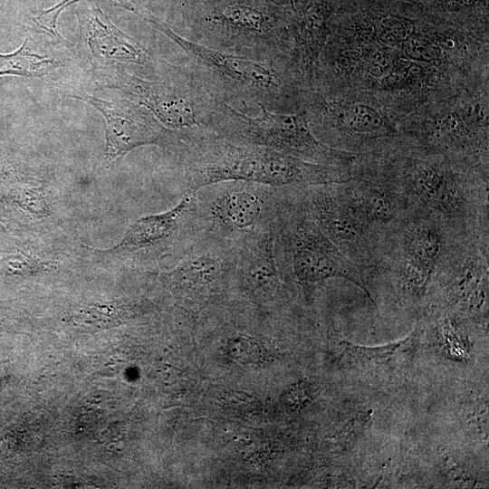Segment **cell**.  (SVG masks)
Masks as SVG:
<instances>
[{"instance_id": "ac0fdd59", "label": "cell", "mask_w": 489, "mask_h": 489, "mask_svg": "<svg viewBox=\"0 0 489 489\" xmlns=\"http://www.w3.org/2000/svg\"><path fill=\"white\" fill-rule=\"evenodd\" d=\"M342 121L350 130L357 133H374L383 126V120L373 108L356 104L343 114Z\"/></svg>"}, {"instance_id": "cb8c5ba5", "label": "cell", "mask_w": 489, "mask_h": 489, "mask_svg": "<svg viewBox=\"0 0 489 489\" xmlns=\"http://www.w3.org/2000/svg\"><path fill=\"white\" fill-rule=\"evenodd\" d=\"M465 121L472 125L484 126L487 124V110L484 105L475 102L470 103L463 110Z\"/></svg>"}, {"instance_id": "ba28073f", "label": "cell", "mask_w": 489, "mask_h": 489, "mask_svg": "<svg viewBox=\"0 0 489 489\" xmlns=\"http://www.w3.org/2000/svg\"><path fill=\"white\" fill-rule=\"evenodd\" d=\"M129 82L132 91L162 126L177 130L207 129L219 101L191 69L181 71L175 83L138 78H131Z\"/></svg>"}, {"instance_id": "9c48e42d", "label": "cell", "mask_w": 489, "mask_h": 489, "mask_svg": "<svg viewBox=\"0 0 489 489\" xmlns=\"http://www.w3.org/2000/svg\"><path fill=\"white\" fill-rule=\"evenodd\" d=\"M298 192L322 233L350 260L361 268L373 266L381 261L380 250L356 223L336 184L300 187Z\"/></svg>"}, {"instance_id": "277c9868", "label": "cell", "mask_w": 489, "mask_h": 489, "mask_svg": "<svg viewBox=\"0 0 489 489\" xmlns=\"http://www.w3.org/2000/svg\"><path fill=\"white\" fill-rule=\"evenodd\" d=\"M261 112L250 116L219 101L208 129L237 144L269 148L297 158L327 166L346 162L347 155L320 142L302 113L273 112L258 105Z\"/></svg>"}, {"instance_id": "7a4b0ae2", "label": "cell", "mask_w": 489, "mask_h": 489, "mask_svg": "<svg viewBox=\"0 0 489 489\" xmlns=\"http://www.w3.org/2000/svg\"><path fill=\"white\" fill-rule=\"evenodd\" d=\"M187 55L190 69L218 101L235 104L263 105L283 112L289 99L281 58H259L207 47L186 39L167 24L150 20Z\"/></svg>"}, {"instance_id": "e0dca14e", "label": "cell", "mask_w": 489, "mask_h": 489, "mask_svg": "<svg viewBox=\"0 0 489 489\" xmlns=\"http://www.w3.org/2000/svg\"><path fill=\"white\" fill-rule=\"evenodd\" d=\"M414 342L415 335L411 334L399 341L381 346L368 347L354 344L347 340L341 342V344L350 355L358 360L384 364L390 362L396 356L408 351L413 346Z\"/></svg>"}, {"instance_id": "d4e9b609", "label": "cell", "mask_w": 489, "mask_h": 489, "mask_svg": "<svg viewBox=\"0 0 489 489\" xmlns=\"http://www.w3.org/2000/svg\"><path fill=\"white\" fill-rule=\"evenodd\" d=\"M408 65L396 62L394 67L386 74V82L390 88H401L408 83Z\"/></svg>"}, {"instance_id": "7402d4cb", "label": "cell", "mask_w": 489, "mask_h": 489, "mask_svg": "<svg viewBox=\"0 0 489 489\" xmlns=\"http://www.w3.org/2000/svg\"><path fill=\"white\" fill-rule=\"evenodd\" d=\"M396 53L388 48H380L371 53L368 61L369 72L376 76L386 75L396 64Z\"/></svg>"}, {"instance_id": "8fae6325", "label": "cell", "mask_w": 489, "mask_h": 489, "mask_svg": "<svg viewBox=\"0 0 489 489\" xmlns=\"http://www.w3.org/2000/svg\"><path fill=\"white\" fill-rule=\"evenodd\" d=\"M288 272L274 227L250 235L237 244L235 281L254 299H275Z\"/></svg>"}, {"instance_id": "603a6c76", "label": "cell", "mask_w": 489, "mask_h": 489, "mask_svg": "<svg viewBox=\"0 0 489 489\" xmlns=\"http://www.w3.org/2000/svg\"><path fill=\"white\" fill-rule=\"evenodd\" d=\"M80 0H63L59 5L53 6V8L41 12L39 15L34 18V21L42 28L51 32L52 34L58 35L56 31V20L59 14L66 6L72 5Z\"/></svg>"}, {"instance_id": "5bb4252c", "label": "cell", "mask_w": 489, "mask_h": 489, "mask_svg": "<svg viewBox=\"0 0 489 489\" xmlns=\"http://www.w3.org/2000/svg\"><path fill=\"white\" fill-rule=\"evenodd\" d=\"M85 28L89 32L90 46L94 53L108 59L120 60L117 51L123 61L135 62L146 64V54L127 35L114 27L101 13L95 7L89 14L85 22Z\"/></svg>"}, {"instance_id": "4fadbf2b", "label": "cell", "mask_w": 489, "mask_h": 489, "mask_svg": "<svg viewBox=\"0 0 489 489\" xmlns=\"http://www.w3.org/2000/svg\"><path fill=\"white\" fill-rule=\"evenodd\" d=\"M180 230L199 235L194 193L187 194L171 209L135 220L111 251H137L161 244Z\"/></svg>"}, {"instance_id": "44dd1931", "label": "cell", "mask_w": 489, "mask_h": 489, "mask_svg": "<svg viewBox=\"0 0 489 489\" xmlns=\"http://www.w3.org/2000/svg\"><path fill=\"white\" fill-rule=\"evenodd\" d=\"M412 33L413 27L409 21L394 16L382 19L377 29L379 38L390 47L402 44Z\"/></svg>"}, {"instance_id": "9a60e30c", "label": "cell", "mask_w": 489, "mask_h": 489, "mask_svg": "<svg viewBox=\"0 0 489 489\" xmlns=\"http://www.w3.org/2000/svg\"><path fill=\"white\" fill-rule=\"evenodd\" d=\"M329 14L327 5L321 2L312 4L303 14L299 35L309 65L315 62L324 44Z\"/></svg>"}, {"instance_id": "ffe728a7", "label": "cell", "mask_w": 489, "mask_h": 489, "mask_svg": "<svg viewBox=\"0 0 489 489\" xmlns=\"http://www.w3.org/2000/svg\"><path fill=\"white\" fill-rule=\"evenodd\" d=\"M120 314V309L113 304H98L82 309L77 315V321L82 325L106 327L116 324Z\"/></svg>"}, {"instance_id": "d6986e66", "label": "cell", "mask_w": 489, "mask_h": 489, "mask_svg": "<svg viewBox=\"0 0 489 489\" xmlns=\"http://www.w3.org/2000/svg\"><path fill=\"white\" fill-rule=\"evenodd\" d=\"M405 53L414 61L431 62L441 57L440 46L430 37L412 33L402 43Z\"/></svg>"}, {"instance_id": "8992f818", "label": "cell", "mask_w": 489, "mask_h": 489, "mask_svg": "<svg viewBox=\"0 0 489 489\" xmlns=\"http://www.w3.org/2000/svg\"><path fill=\"white\" fill-rule=\"evenodd\" d=\"M196 25L193 41L207 47L259 58H281L284 39L275 19L247 1L221 6Z\"/></svg>"}, {"instance_id": "52a82bcc", "label": "cell", "mask_w": 489, "mask_h": 489, "mask_svg": "<svg viewBox=\"0 0 489 489\" xmlns=\"http://www.w3.org/2000/svg\"><path fill=\"white\" fill-rule=\"evenodd\" d=\"M449 230L439 218L413 212L386 242L382 256L388 255L401 287L410 296H423L436 276Z\"/></svg>"}, {"instance_id": "3957f363", "label": "cell", "mask_w": 489, "mask_h": 489, "mask_svg": "<svg viewBox=\"0 0 489 489\" xmlns=\"http://www.w3.org/2000/svg\"><path fill=\"white\" fill-rule=\"evenodd\" d=\"M292 189L240 180L205 186L194 193L200 235L237 244L250 235L272 229Z\"/></svg>"}, {"instance_id": "2e32d148", "label": "cell", "mask_w": 489, "mask_h": 489, "mask_svg": "<svg viewBox=\"0 0 489 489\" xmlns=\"http://www.w3.org/2000/svg\"><path fill=\"white\" fill-rule=\"evenodd\" d=\"M26 41L15 53L0 54V75L41 76L52 62L32 53L25 47Z\"/></svg>"}, {"instance_id": "30bf717a", "label": "cell", "mask_w": 489, "mask_h": 489, "mask_svg": "<svg viewBox=\"0 0 489 489\" xmlns=\"http://www.w3.org/2000/svg\"><path fill=\"white\" fill-rule=\"evenodd\" d=\"M337 187L347 209L381 252L388 237L413 212L396 186L373 182H346Z\"/></svg>"}, {"instance_id": "7c38bea8", "label": "cell", "mask_w": 489, "mask_h": 489, "mask_svg": "<svg viewBox=\"0 0 489 489\" xmlns=\"http://www.w3.org/2000/svg\"><path fill=\"white\" fill-rule=\"evenodd\" d=\"M107 121L106 159L113 161L135 148L168 144L171 134L152 114L129 101L108 102L86 97Z\"/></svg>"}, {"instance_id": "6da1fadb", "label": "cell", "mask_w": 489, "mask_h": 489, "mask_svg": "<svg viewBox=\"0 0 489 489\" xmlns=\"http://www.w3.org/2000/svg\"><path fill=\"white\" fill-rule=\"evenodd\" d=\"M168 144L179 150L184 192L220 181L279 187L341 184L350 177L333 166L308 162L277 150L234 143L206 128L180 129Z\"/></svg>"}, {"instance_id": "5b68a950", "label": "cell", "mask_w": 489, "mask_h": 489, "mask_svg": "<svg viewBox=\"0 0 489 489\" xmlns=\"http://www.w3.org/2000/svg\"><path fill=\"white\" fill-rule=\"evenodd\" d=\"M274 231L288 269L299 283L345 279L359 286L375 303L362 268L322 233L302 202L298 188L292 190Z\"/></svg>"}]
</instances>
